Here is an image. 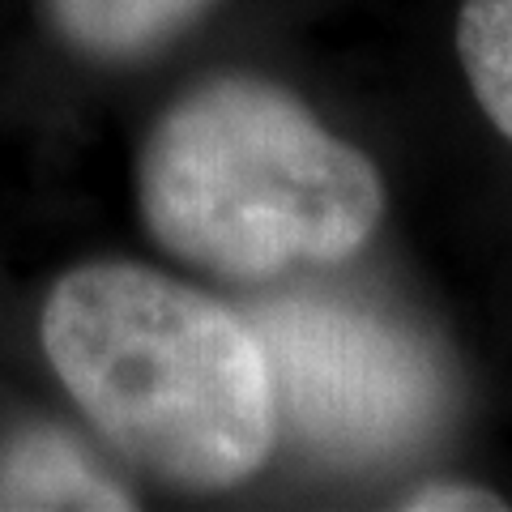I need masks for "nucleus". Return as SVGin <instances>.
Segmentation results:
<instances>
[{"label":"nucleus","instance_id":"obj_1","mask_svg":"<svg viewBox=\"0 0 512 512\" xmlns=\"http://www.w3.org/2000/svg\"><path fill=\"white\" fill-rule=\"evenodd\" d=\"M43 346L90 423L163 478L231 487L274 440L248 320L141 265H86L43 308Z\"/></svg>","mask_w":512,"mask_h":512},{"label":"nucleus","instance_id":"obj_2","mask_svg":"<svg viewBox=\"0 0 512 512\" xmlns=\"http://www.w3.org/2000/svg\"><path fill=\"white\" fill-rule=\"evenodd\" d=\"M154 239L222 278L350 256L384 210L380 175L291 94L218 82L171 111L141 154Z\"/></svg>","mask_w":512,"mask_h":512},{"label":"nucleus","instance_id":"obj_3","mask_svg":"<svg viewBox=\"0 0 512 512\" xmlns=\"http://www.w3.org/2000/svg\"><path fill=\"white\" fill-rule=\"evenodd\" d=\"M274 410L329 448H384L410 436L431 406L423 359L350 308L312 299L265 303L252 316Z\"/></svg>","mask_w":512,"mask_h":512},{"label":"nucleus","instance_id":"obj_4","mask_svg":"<svg viewBox=\"0 0 512 512\" xmlns=\"http://www.w3.org/2000/svg\"><path fill=\"white\" fill-rule=\"evenodd\" d=\"M0 508H128V495L77 444L39 431L0 457Z\"/></svg>","mask_w":512,"mask_h":512},{"label":"nucleus","instance_id":"obj_5","mask_svg":"<svg viewBox=\"0 0 512 512\" xmlns=\"http://www.w3.org/2000/svg\"><path fill=\"white\" fill-rule=\"evenodd\" d=\"M457 56L487 120L512 141V0H466Z\"/></svg>","mask_w":512,"mask_h":512},{"label":"nucleus","instance_id":"obj_6","mask_svg":"<svg viewBox=\"0 0 512 512\" xmlns=\"http://www.w3.org/2000/svg\"><path fill=\"white\" fill-rule=\"evenodd\" d=\"M197 5L201 0H64V22L82 43L124 52L167 35Z\"/></svg>","mask_w":512,"mask_h":512},{"label":"nucleus","instance_id":"obj_7","mask_svg":"<svg viewBox=\"0 0 512 512\" xmlns=\"http://www.w3.org/2000/svg\"><path fill=\"white\" fill-rule=\"evenodd\" d=\"M402 508H419V512H474V508H504V500H495L483 487H466V483H427L414 487Z\"/></svg>","mask_w":512,"mask_h":512}]
</instances>
